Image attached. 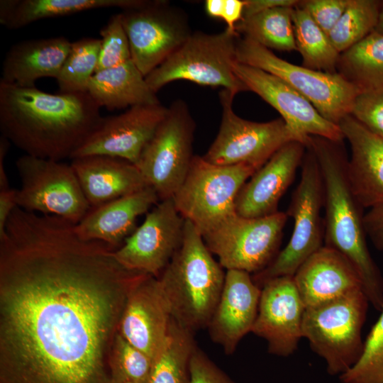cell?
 <instances>
[{
	"instance_id": "cell-1",
	"label": "cell",
	"mask_w": 383,
	"mask_h": 383,
	"mask_svg": "<svg viewBox=\"0 0 383 383\" xmlns=\"http://www.w3.org/2000/svg\"><path fill=\"white\" fill-rule=\"evenodd\" d=\"M74 224L19 207L0 238V383H112L128 296L145 274Z\"/></svg>"
},
{
	"instance_id": "cell-2",
	"label": "cell",
	"mask_w": 383,
	"mask_h": 383,
	"mask_svg": "<svg viewBox=\"0 0 383 383\" xmlns=\"http://www.w3.org/2000/svg\"><path fill=\"white\" fill-rule=\"evenodd\" d=\"M88 92L52 94L0 81L1 135L26 155L72 157L103 116Z\"/></svg>"
},
{
	"instance_id": "cell-3",
	"label": "cell",
	"mask_w": 383,
	"mask_h": 383,
	"mask_svg": "<svg viewBox=\"0 0 383 383\" xmlns=\"http://www.w3.org/2000/svg\"><path fill=\"white\" fill-rule=\"evenodd\" d=\"M309 146L318 161L323 185L325 246L343 255L357 272L369 302L383 308V277L369 251L362 208L347 175L348 157L343 141L310 136Z\"/></svg>"
},
{
	"instance_id": "cell-4",
	"label": "cell",
	"mask_w": 383,
	"mask_h": 383,
	"mask_svg": "<svg viewBox=\"0 0 383 383\" xmlns=\"http://www.w3.org/2000/svg\"><path fill=\"white\" fill-rule=\"evenodd\" d=\"M226 272L199 231L185 220L182 243L157 278L172 318L194 333L206 328L223 289Z\"/></svg>"
},
{
	"instance_id": "cell-5",
	"label": "cell",
	"mask_w": 383,
	"mask_h": 383,
	"mask_svg": "<svg viewBox=\"0 0 383 383\" xmlns=\"http://www.w3.org/2000/svg\"><path fill=\"white\" fill-rule=\"evenodd\" d=\"M369 300L362 289L334 300L305 308L302 335L323 358L331 374H342L362 353V329Z\"/></svg>"
},
{
	"instance_id": "cell-6",
	"label": "cell",
	"mask_w": 383,
	"mask_h": 383,
	"mask_svg": "<svg viewBox=\"0 0 383 383\" xmlns=\"http://www.w3.org/2000/svg\"><path fill=\"white\" fill-rule=\"evenodd\" d=\"M238 33L227 29L208 34L192 33L161 65L145 77L157 93L162 87L179 79L211 87H221L236 95L248 89L234 72L237 62Z\"/></svg>"
},
{
	"instance_id": "cell-7",
	"label": "cell",
	"mask_w": 383,
	"mask_h": 383,
	"mask_svg": "<svg viewBox=\"0 0 383 383\" xmlns=\"http://www.w3.org/2000/svg\"><path fill=\"white\" fill-rule=\"evenodd\" d=\"M257 170L245 164L217 165L194 155L184 180L172 197L175 207L203 235L236 213L237 195Z\"/></svg>"
},
{
	"instance_id": "cell-8",
	"label": "cell",
	"mask_w": 383,
	"mask_h": 383,
	"mask_svg": "<svg viewBox=\"0 0 383 383\" xmlns=\"http://www.w3.org/2000/svg\"><path fill=\"white\" fill-rule=\"evenodd\" d=\"M323 205V185L316 155L309 146L301 163L300 182L295 189L287 216L293 218L294 228L288 243L271 263L252 276L261 288L267 281L294 276L300 266L323 245L321 209Z\"/></svg>"
},
{
	"instance_id": "cell-9",
	"label": "cell",
	"mask_w": 383,
	"mask_h": 383,
	"mask_svg": "<svg viewBox=\"0 0 383 383\" xmlns=\"http://www.w3.org/2000/svg\"><path fill=\"white\" fill-rule=\"evenodd\" d=\"M236 58L240 63L280 78L309 101L325 119L336 125L350 114L354 100L360 93L338 73L290 63L248 38H238Z\"/></svg>"
},
{
	"instance_id": "cell-10",
	"label": "cell",
	"mask_w": 383,
	"mask_h": 383,
	"mask_svg": "<svg viewBox=\"0 0 383 383\" xmlns=\"http://www.w3.org/2000/svg\"><path fill=\"white\" fill-rule=\"evenodd\" d=\"M194 130L185 102L174 101L135 165L160 201L172 198L187 174L194 157Z\"/></svg>"
},
{
	"instance_id": "cell-11",
	"label": "cell",
	"mask_w": 383,
	"mask_h": 383,
	"mask_svg": "<svg viewBox=\"0 0 383 383\" xmlns=\"http://www.w3.org/2000/svg\"><path fill=\"white\" fill-rule=\"evenodd\" d=\"M234 96L226 89L220 92L221 125L215 140L202 156L204 160L217 165L245 164L258 170L287 143L299 141L305 145L282 118L255 122L239 117L232 107Z\"/></svg>"
},
{
	"instance_id": "cell-12",
	"label": "cell",
	"mask_w": 383,
	"mask_h": 383,
	"mask_svg": "<svg viewBox=\"0 0 383 383\" xmlns=\"http://www.w3.org/2000/svg\"><path fill=\"white\" fill-rule=\"evenodd\" d=\"M16 167L21 183L16 192L19 208L74 225L91 209L71 165L25 154L17 159Z\"/></svg>"
},
{
	"instance_id": "cell-13",
	"label": "cell",
	"mask_w": 383,
	"mask_h": 383,
	"mask_svg": "<svg viewBox=\"0 0 383 383\" xmlns=\"http://www.w3.org/2000/svg\"><path fill=\"white\" fill-rule=\"evenodd\" d=\"M287 219L280 211L259 218L235 213L202 236L223 268L255 274L277 255Z\"/></svg>"
},
{
	"instance_id": "cell-14",
	"label": "cell",
	"mask_w": 383,
	"mask_h": 383,
	"mask_svg": "<svg viewBox=\"0 0 383 383\" xmlns=\"http://www.w3.org/2000/svg\"><path fill=\"white\" fill-rule=\"evenodd\" d=\"M131 60L146 77L174 53L192 33L186 15L167 1L148 0L122 11Z\"/></svg>"
},
{
	"instance_id": "cell-15",
	"label": "cell",
	"mask_w": 383,
	"mask_h": 383,
	"mask_svg": "<svg viewBox=\"0 0 383 383\" xmlns=\"http://www.w3.org/2000/svg\"><path fill=\"white\" fill-rule=\"evenodd\" d=\"M184 224L172 198L160 201L114 257L129 270L158 278L182 243Z\"/></svg>"
},
{
	"instance_id": "cell-16",
	"label": "cell",
	"mask_w": 383,
	"mask_h": 383,
	"mask_svg": "<svg viewBox=\"0 0 383 383\" xmlns=\"http://www.w3.org/2000/svg\"><path fill=\"white\" fill-rule=\"evenodd\" d=\"M167 111L160 103L134 106L120 114L103 116L71 159L106 155L136 165Z\"/></svg>"
},
{
	"instance_id": "cell-17",
	"label": "cell",
	"mask_w": 383,
	"mask_h": 383,
	"mask_svg": "<svg viewBox=\"0 0 383 383\" xmlns=\"http://www.w3.org/2000/svg\"><path fill=\"white\" fill-rule=\"evenodd\" d=\"M233 68L248 90L274 108L287 126L301 138L306 147L312 135L333 141L344 139L338 125L325 119L309 101L280 78L238 61Z\"/></svg>"
},
{
	"instance_id": "cell-18",
	"label": "cell",
	"mask_w": 383,
	"mask_h": 383,
	"mask_svg": "<svg viewBox=\"0 0 383 383\" xmlns=\"http://www.w3.org/2000/svg\"><path fill=\"white\" fill-rule=\"evenodd\" d=\"M304 311L293 276L270 279L261 287L257 315L251 332L267 341L270 353L289 356L303 338Z\"/></svg>"
},
{
	"instance_id": "cell-19",
	"label": "cell",
	"mask_w": 383,
	"mask_h": 383,
	"mask_svg": "<svg viewBox=\"0 0 383 383\" xmlns=\"http://www.w3.org/2000/svg\"><path fill=\"white\" fill-rule=\"evenodd\" d=\"M171 320L170 306L158 279L145 274L128 296L118 333L153 361L165 344Z\"/></svg>"
},
{
	"instance_id": "cell-20",
	"label": "cell",
	"mask_w": 383,
	"mask_h": 383,
	"mask_svg": "<svg viewBox=\"0 0 383 383\" xmlns=\"http://www.w3.org/2000/svg\"><path fill=\"white\" fill-rule=\"evenodd\" d=\"M260 294L261 288L250 273L226 270L221 296L206 327L211 340L226 355L233 354L243 338L252 331Z\"/></svg>"
},
{
	"instance_id": "cell-21",
	"label": "cell",
	"mask_w": 383,
	"mask_h": 383,
	"mask_svg": "<svg viewBox=\"0 0 383 383\" xmlns=\"http://www.w3.org/2000/svg\"><path fill=\"white\" fill-rule=\"evenodd\" d=\"M305 152L306 145L299 141L278 150L240 188L235 200L236 213L259 218L277 213L279 201L294 181Z\"/></svg>"
},
{
	"instance_id": "cell-22",
	"label": "cell",
	"mask_w": 383,
	"mask_h": 383,
	"mask_svg": "<svg viewBox=\"0 0 383 383\" xmlns=\"http://www.w3.org/2000/svg\"><path fill=\"white\" fill-rule=\"evenodd\" d=\"M338 126L350 146L347 175L357 201L362 209L383 204V138L368 131L350 115Z\"/></svg>"
},
{
	"instance_id": "cell-23",
	"label": "cell",
	"mask_w": 383,
	"mask_h": 383,
	"mask_svg": "<svg viewBox=\"0 0 383 383\" xmlns=\"http://www.w3.org/2000/svg\"><path fill=\"white\" fill-rule=\"evenodd\" d=\"M293 278L305 308L362 289L360 277L348 260L325 245L300 266Z\"/></svg>"
},
{
	"instance_id": "cell-24",
	"label": "cell",
	"mask_w": 383,
	"mask_h": 383,
	"mask_svg": "<svg viewBox=\"0 0 383 383\" xmlns=\"http://www.w3.org/2000/svg\"><path fill=\"white\" fill-rule=\"evenodd\" d=\"M156 192L147 187L133 194L91 209L74 231L84 240L102 242L116 250L135 230L138 216L158 204Z\"/></svg>"
},
{
	"instance_id": "cell-25",
	"label": "cell",
	"mask_w": 383,
	"mask_h": 383,
	"mask_svg": "<svg viewBox=\"0 0 383 383\" xmlns=\"http://www.w3.org/2000/svg\"><path fill=\"white\" fill-rule=\"evenodd\" d=\"M70 165L91 209L148 187L137 166L121 158L89 155Z\"/></svg>"
},
{
	"instance_id": "cell-26",
	"label": "cell",
	"mask_w": 383,
	"mask_h": 383,
	"mask_svg": "<svg viewBox=\"0 0 383 383\" xmlns=\"http://www.w3.org/2000/svg\"><path fill=\"white\" fill-rule=\"evenodd\" d=\"M71 44L64 36L30 39L13 44L4 57L0 81L33 87L40 78L57 79Z\"/></svg>"
},
{
	"instance_id": "cell-27",
	"label": "cell",
	"mask_w": 383,
	"mask_h": 383,
	"mask_svg": "<svg viewBox=\"0 0 383 383\" xmlns=\"http://www.w3.org/2000/svg\"><path fill=\"white\" fill-rule=\"evenodd\" d=\"M87 92L101 108L110 111L160 104L156 93L132 60L96 72L89 82Z\"/></svg>"
},
{
	"instance_id": "cell-28",
	"label": "cell",
	"mask_w": 383,
	"mask_h": 383,
	"mask_svg": "<svg viewBox=\"0 0 383 383\" xmlns=\"http://www.w3.org/2000/svg\"><path fill=\"white\" fill-rule=\"evenodd\" d=\"M148 0H1L0 23L10 30L33 22L107 8L122 11L144 5Z\"/></svg>"
},
{
	"instance_id": "cell-29",
	"label": "cell",
	"mask_w": 383,
	"mask_h": 383,
	"mask_svg": "<svg viewBox=\"0 0 383 383\" xmlns=\"http://www.w3.org/2000/svg\"><path fill=\"white\" fill-rule=\"evenodd\" d=\"M337 73L360 93L383 92V34L374 30L340 53Z\"/></svg>"
},
{
	"instance_id": "cell-30",
	"label": "cell",
	"mask_w": 383,
	"mask_h": 383,
	"mask_svg": "<svg viewBox=\"0 0 383 383\" xmlns=\"http://www.w3.org/2000/svg\"><path fill=\"white\" fill-rule=\"evenodd\" d=\"M292 21L296 50L302 57L303 66L337 73L340 52L332 45L328 35L298 5L293 9Z\"/></svg>"
},
{
	"instance_id": "cell-31",
	"label": "cell",
	"mask_w": 383,
	"mask_h": 383,
	"mask_svg": "<svg viewBox=\"0 0 383 383\" xmlns=\"http://www.w3.org/2000/svg\"><path fill=\"white\" fill-rule=\"evenodd\" d=\"M295 7V6H294ZM294 7L267 9L243 19L236 32L270 50H296L292 11Z\"/></svg>"
},
{
	"instance_id": "cell-32",
	"label": "cell",
	"mask_w": 383,
	"mask_h": 383,
	"mask_svg": "<svg viewBox=\"0 0 383 383\" xmlns=\"http://www.w3.org/2000/svg\"><path fill=\"white\" fill-rule=\"evenodd\" d=\"M196 346L194 333L172 318L168 337L153 360L148 383H189L190 360Z\"/></svg>"
},
{
	"instance_id": "cell-33",
	"label": "cell",
	"mask_w": 383,
	"mask_h": 383,
	"mask_svg": "<svg viewBox=\"0 0 383 383\" xmlns=\"http://www.w3.org/2000/svg\"><path fill=\"white\" fill-rule=\"evenodd\" d=\"M380 3L378 0H350L343 14L328 33L331 43L340 53L375 30Z\"/></svg>"
},
{
	"instance_id": "cell-34",
	"label": "cell",
	"mask_w": 383,
	"mask_h": 383,
	"mask_svg": "<svg viewBox=\"0 0 383 383\" xmlns=\"http://www.w3.org/2000/svg\"><path fill=\"white\" fill-rule=\"evenodd\" d=\"M101 39L83 38L72 42L69 54L57 78L60 92H87L96 71Z\"/></svg>"
},
{
	"instance_id": "cell-35",
	"label": "cell",
	"mask_w": 383,
	"mask_h": 383,
	"mask_svg": "<svg viewBox=\"0 0 383 383\" xmlns=\"http://www.w3.org/2000/svg\"><path fill=\"white\" fill-rule=\"evenodd\" d=\"M357 362L340 376L343 383H383V308Z\"/></svg>"
},
{
	"instance_id": "cell-36",
	"label": "cell",
	"mask_w": 383,
	"mask_h": 383,
	"mask_svg": "<svg viewBox=\"0 0 383 383\" xmlns=\"http://www.w3.org/2000/svg\"><path fill=\"white\" fill-rule=\"evenodd\" d=\"M152 363L148 355L118 333L110 362L112 382L148 383Z\"/></svg>"
},
{
	"instance_id": "cell-37",
	"label": "cell",
	"mask_w": 383,
	"mask_h": 383,
	"mask_svg": "<svg viewBox=\"0 0 383 383\" xmlns=\"http://www.w3.org/2000/svg\"><path fill=\"white\" fill-rule=\"evenodd\" d=\"M99 33L101 37V48L96 72L131 60L129 41L121 13L111 16Z\"/></svg>"
},
{
	"instance_id": "cell-38",
	"label": "cell",
	"mask_w": 383,
	"mask_h": 383,
	"mask_svg": "<svg viewBox=\"0 0 383 383\" xmlns=\"http://www.w3.org/2000/svg\"><path fill=\"white\" fill-rule=\"evenodd\" d=\"M350 115L368 131L383 138V92L360 93Z\"/></svg>"
},
{
	"instance_id": "cell-39",
	"label": "cell",
	"mask_w": 383,
	"mask_h": 383,
	"mask_svg": "<svg viewBox=\"0 0 383 383\" xmlns=\"http://www.w3.org/2000/svg\"><path fill=\"white\" fill-rule=\"evenodd\" d=\"M350 0H304L298 6L305 10L328 35L336 25Z\"/></svg>"
},
{
	"instance_id": "cell-40",
	"label": "cell",
	"mask_w": 383,
	"mask_h": 383,
	"mask_svg": "<svg viewBox=\"0 0 383 383\" xmlns=\"http://www.w3.org/2000/svg\"><path fill=\"white\" fill-rule=\"evenodd\" d=\"M189 383H235L197 345L189 365Z\"/></svg>"
},
{
	"instance_id": "cell-41",
	"label": "cell",
	"mask_w": 383,
	"mask_h": 383,
	"mask_svg": "<svg viewBox=\"0 0 383 383\" xmlns=\"http://www.w3.org/2000/svg\"><path fill=\"white\" fill-rule=\"evenodd\" d=\"M363 224L366 235L374 247L383 250V204L370 209L364 214Z\"/></svg>"
},
{
	"instance_id": "cell-42",
	"label": "cell",
	"mask_w": 383,
	"mask_h": 383,
	"mask_svg": "<svg viewBox=\"0 0 383 383\" xmlns=\"http://www.w3.org/2000/svg\"><path fill=\"white\" fill-rule=\"evenodd\" d=\"M299 2V0H244L243 19L276 7H294Z\"/></svg>"
},
{
	"instance_id": "cell-43",
	"label": "cell",
	"mask_w": 383,
	"mask_h": 383,
	"mask_svg": "<svg viewBox=\"0 0 383 383\" xmlns=\"http://www.w3.org/2000/svg\"><path fill=\"white\" fill-rule=\"evenodd\" d=\"M243 9L244 0H225L221 19L226 24V29L231 33H238L235 28L243 20Z\"/></svg>"
},
{
	"instance_id": "cell-44",
	"label": "cell",
	"mask_w": 383,
	"mask_h": 383,
	"mask_svg": "<svg viewBox=\"0 0 383 383\" xmlns=\"http://www.w3.org/2000/svg\"><path fill=\"white\" fill-rule=\"evenodd\" d=\"M16 192L11 187L0 189V237L4 235L8 220L17 206Z\"/></svg>"
},
{
	"instance_id": "cell-45",
	"label": "cell",
	"mask_w": 383,
	"mask_h": 383,
	"mask_svg": "<svg viewBox=\"0 0 383 383\" xmlns=\"http://www.w3.org/2000/svg\"><path fill=\"white\" fill-rule=\"evenodd\" d=\"M10 142L3 135L0 138V189L10 188L5 172L4 160L9 150Z\"/></svg>"
},
{
	"instance_id": "cell-46",
	"label": "cell",
	"mask_w": 383,
	"mask_h": 383,
	"mask_svg": "<svg viewBox=\"0 0 383 383\" xmlns=\"http://www.w3.org/2000/svg\"><path fill=\"white\" fill-rule=\"evenodd\" d=\"M225 0H206L205 10L206 13L213 18H221Z\"/></svg>"
},
{
	"instance_id": "cell-47",
	"label": "cell",
	"mask_w": 383,
	"mask_h": 383,
	"mask_svg": "<svg viewBox=\"0 0 383 383\" xmlns=\"http://www.w3.org/2000/svg\"><path fill=\"white\" fill-rule=\"evenodd\" d=\"M374 30L383 34V1H381L380 3L378 22Z\"/></svg>"
},
{
	"instance_id": "cell-48",
	"label": "cell",
	"mask_w": 383,
	"mask_h": 383,
	"mask_svg": "<svg viewBox=\"0 0 383 383\" xmlns=\"http://www.w3.org/2000/svg\"><path fill=\"white\" fill-rule=\"evenodd\" d=\"M112 383H133V382H126V381H119V382L113 381Z\"/></svg>"
}]
</instances>
